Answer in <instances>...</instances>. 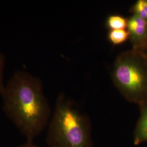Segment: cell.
Listing matches in <instances>:
<instances>
[{
	"instance_id": "obj_6",
	"label": "cell",
	"mask_w": 147,
	"mask_h": 147,
	"mask_svg": "<svg viewBox=\"0 0 147 147\" xmlns=\"http://www.w3.org/2000/svg\"><path fill=\"white\" fill-rule=\"evenodd\" d=\"M106 25L111 30H125L127 25V19L119 15L109 16L106 21Z\"/></svg>"
},
{
	"instance_id": "obj_11",
	"label": "cell",
	"mask_w": 147,
	"mask_h": 147,
	"mask_svg": "<svg viewBox=\"0 0 147 147\" xmlns=\"http://www.w3.org/2000/svg\"><path fill=\"white\" fill-rule=\"evenodd\" d=\"M144 53H146L147 54V47H146V50H145V51H144Z\"/></svg>"
},
{
	"instance_id": "obj_2",
	"label": "cell",
	"mask_w": 147,
	"mask_h": 147,
	"mask_svg": "<svg viewBox=\"0 0 147 147\" xmlns=\"http://www.w3.org/2000/svg\"><path fill=\"white\" fill-rule=\"evenodd\" d=\"M47 143L49 147H94L88 117L65 94L56 100Z\"/></svg>"
},
{
	"instance_id": "obj_9",
	"label": "cell",
	"mask_w": 147,
	"mask_h": 147,
	"mask_svg": "<svg viewBox=\"0 0 147 147\" xmlns=\"http://www.w3.org/2000/svg\"><path fill=\"white\" fill-rule=\"evenodd\" d=\"M5 55L0 51V95L3 92L5 84L3 82V75L5 67Z\"/></svg>"
},
{
	"instance_id": "obj_5",
	"label": "cell",
	"mask_w": 147,
	"mask_h": 147,
	"mask_svg": "<svg viewBox=\"0 0 147 147\" xmlns=\"http://www.w3.org/2000/svg\"><path fill=\"white\" fill-rule=\"evenodd\" d=\"M140 115L134 134L135 146L147 142V102L140 106Z\"/></svg>"
},
{
	"instance_id": "obj_1",
	"label": "cell",
	"mask_w": 147,
	"mask_h": 147,
	"mask_svg": "<svg viewBox=\"0 0 147 147\" xmlns=\"http://www.w3.org/2000/svg\"><path fill=\"white\" fill-rule=\"evenodd\" d=\"M1 95L6 116L27 141H33L49 124L51 115L41 80L26 71L16 70Z\"/></svg>"
},
{
	"instance_id": "obj_7",
	"label": "cell",
	"mask_w": 147,
	"mask_h": 147,
	"mask_svg": "<svg viewBox=\"0 0 147 147\" xmlns=\"http://www.w3.org/2000/svg\"><path fill=\"white\" fill-rule=\"evenodd\" d=\"M108 38L113 45H119L129 39V33L126 30H110L108 34Z\"/></svg>"
},
{
	"instance_id": "obj_4",
	"label": "cell",
	"mask_w": 147,
	"mask_h": 147,
	"mask_svg": "<svg viewBox=\"0 0 147 147\" xmlns=\"http://www.w3.org/2000/svg\"><path fill=\"white\" fill-rule=\"evenodd\" d=\"M127 31L132 49L144 52L147 45V21L132 14L127 19Z\"/></svg>"
},
{
	"instance_id": "obj_10",
	"label": "cell",
	"mask_w": 147,
	"mask_h": 147,
	"mask_svg": "<svg viewBox=\"0 0 147 147\" xmlns=\"http://www.w3.org/2000/svg\"><path fill=\"white\" fill-rule=\"evenodd\" d=\"M19 147H39V146H37L36 144H35L33 141H27L26 143H25L24 144H22Z\"/></svg>"
},
{
	"instance_id": "obj_3",
	"label": "cell",
	"mask_w": 147,
	"mask_h": 147,
	"mask_svg": "<svg viewBox=\"0 0 147 147\" xmlns=\"http://www.w3.org/2000/svg\"><path fill=\"white\" fill-rule=\"evenodd\" d=\"M113 82L129 102H147V54L132 49L119 55L112 71Z\"/></svg>"
},
{
	"instance_id": "obj_8",
	"label": "cell",
	"mask_w": 147,
	"mask_h": 147,
	"mask_svg": "<svg viewBox=\"0 0 147 147\" xmlns=\"http://www.w3.org/2000/svg\"><path fill=\"white\" fill-rule=\"evenodd\" d=\"M132 14L147 21V0H138L131 8Z\"/></svg>"
}]
</instances>
